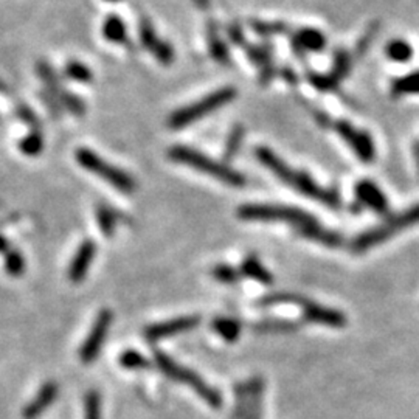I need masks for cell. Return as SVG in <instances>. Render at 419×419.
<instances>
[{
    "label": "cell",
    "mask_w": 419,
    "mask_h": 419,
    "mask_svg": "<svg viewBox=\"0 0 419 419\" xmlns=\"http://www.w3.org/2000/svg\"><path fill=\"white\" fill-rule=\"evenodd\" d=\"M227 35H228L230 40H232V42L235 45H242V47L246 45L244 31H242L239 24H232V25H230L228 30H227Z\"/></svg>",
    "instance_id": "43"
},
{
    "label": "cell",
    "mask_w": 419,
    "mask_h": 419,
    "mask_svg": "<svg viewBox=\"0 0 419 419\" xmlns=\"http://www.w3.org/2000/svg\"><path fill=\"white\" fill-rule=\"evenodd\" d=\"M242 140H244V127L241 125L233 126V129L228 134L226 148H224V159L227 161L233 160L236 157V154L239 152L242 146Z\"/></svg>",
    "instance_id": "29"
},
{
    "label": "cell",
    "mask_w": 419,
    "mask_h": 419,
    "mask_svg": "<svg viewBox=\"0 0 419 419\" xmlns=\"http://www.w3.org/2000/svg\"><path fill=\"white\" fill-rule=\"evenodd\" d=\"M112 322H113V314L109 309L100 310L89 335H87L83 347L79 349V359L84 363H90L100 356V351L103 348Z\"/></svg>",
    "instance_id": "8"
},
{
    "label": "cell",
    "mask_w": 419,
    "mask_h": 419,
    "mask_svg": "<svg viewBox=\"0 0 419 419\" xmlns=\"http://www.w3.org/2000/svg\"><path fill=\"white\" fill-rule=\"evenodd\" d=\"M297 323L281 319H267L255 324V331L261 334H289L297 331Z\"/></svg>",
    "instance_id": "25"
},
{
    "label": "cell",
    "mask_w": 419,
    "mask_h": 419,
    "mask_svg": "<svg viewBox=\"0 0 419 419\" xmlns=\"http://www.w3.org/2000/svg\"><path fill=\"white\" fill-rule=\"evenodd\" d=\"M247 58L260 67V83L269 84L275 75V65L272 63V52L267 45H244Z\"/></svg>",
    "instance_id": "14"
},
{
    "label": "cell",
    "mask_w": 419,
    "mask_h": 419,
    "mask_svg": "<svg viewBox=\"0 0 419 419\" xmlns=\"http://www.w3.org/2000/svg\"><path fill=\"white\" fill-rule=\"evenodd\" d=\"M391 93H393L395 97L418 95L419 93V70L395 79L393 84H391Z\"/></svg>",
    "instance_id": "22"
},
{
    "label": "cell",
    "mask_w": 419,
    "mask_h": 419,
    "mask_svg": "<svg viewBox=\"0 0 419 419\" xmlns=\"http://www.w3.org/2000/svg\"><path fill=\"white\" fill-rule=\"evenodd\" d=\"M335 132L340 135V137L347 141V143L351 146V150L356 152L357 157H359L365 164H370V161L374 160L376 150H374V143L373 139L370 137L367 132L356 129L353 125H349L348 121H335Z\"/></svg>",
    "instance_id": "9"
},
{
    "label": "cell",
    "mask_w": 419,
    "mask_h": 419,
    "mask_svg": "<svg viewBox=\"0 0 419 419\" xmlns=\"http://www.w3.org/2000/svg\"><path fill=\"white\" fill-rule=\"evenodd\" d=\"M374 35H376V30H374V29H373V30H368L367 35H365V36L359 40V44H357V49H356L357 55H362V53H365V50L368 49V45H370V42H371V39L374 38Z\"/></svg>",
    "instance_id": "44"
},
{
    "label": "cell",
    "mask_w": 419,
    "mask_h": 419,
    "mask_svg": "<svg viewBox=\"0 0 419 419\" xmlns=\"http://www.w3.org/2000/svg\"><path fill=\"white\" fill-rule=\"evenodd\" d=\"M213 329L222 339L230 343L238 340L241 335V323L235 319H228V317H218V319H214Z\"/></svg>",
    "instance_id": "23"
},
{
    "label": "cell",
    "mask_w": 419,
    "mask_h": 419,
    "mask_svg": "<svg viewBox=\"0 0 419 419\" xmlns=\"http://www.w3.org/2000/svg\"><path fill=\"white\" fill-rule=\"evenodd\" d=\"M103 36L112 44L125 45L127 42V26L118 15H109L103 22Z\"/></svg>",
    "instance_id": "20"
},
{
    "label": "cell",
    "mask_w": 419,
    "mask_h": 419,
    "mask_svg": "<svg viewBox=\"0 0 419 419\" xmlns=\"http://www.w3.org/2000/svg\"><path fill=\"white\" fill-rule=\"evenodd\" d=\"M36 72H38L39 78L44 81V86H45L44 90L50 92L52 95H55V97L59 98L63 89H61L59 78L56 75L55 69H53V67L49 63H45V61H39V63L36 64Z\"/></svg>",
    "instance_id": "24"
},
{
    "label": "cell",
    "mask_w": 419,
    "mask_h": 419,
    "mask_svg": "<svg viewBox=\"0 0 419 419\" xmlns=\"http://www.w3.org/2000/svg\"><path fill=\"white\" fill-rule=\"evenodd\" d=\"M212 275L216 281L224 283V285H235L241 278V270H236L228 264H218L212 270Z\"/></svg>",
    "instance_id": "39"
},
{
    "label": "cell",
    "mask_w": 419,
    "mask_h": 419,
    "mask_svg": "<svg viewBox=\"0 0 419 419\" xmlns=\"http://www.w3.org/2000/svg\"><path fill=\"white\" fill-rule=\"evenodd\" d=\"M151 52H152L154 58L164 65L171 64L174 61V49L170 42H166V40L159 39V42L154 45V49Z\"/></svg>",
    "instance_id": "41"
},
{
    "label": "cell",
    "mask_w": 419,
    "mask_h": 419,
    "mask_svg": "<svg viewBox=\"0 0 419 419\" xmlns=\"http://www.w3.org/2000/svg\"><path fill=\"white\" fill-rule=\"evenodd\" d=\"M139 38H140V44L143 45L146 50H152L154 45L159 42V36H157V33H155V29L150 19L143 17L140 20Z\"/></svg>",
    "instance_id": "34"
},
{
    "label": "cell",
    "mask_w": 419,
    "mask_h": 419,
    "mask_svg": "<svg viewBox=\"0 0 419 419\" xmlns=\"http://www.w3.org/2000/svg\"><path fill=\"white\" fill-rule=\"evenodd\" d=\"M8 250H10V242L2 233H0V253H6Z\"/></svg>",
    "instance_id": "45"
},
{
    "label": "cell",
    "mask_w": 419,
    "mask_h": 419,
    "mask_svg": "<svg viewBox=\"0 0 419 419\" xmlns=\"http://www.w3.org/2000/svg\"><path fill=\"white\" fill-rule=\"evenodd\" d=\"M326 47V38L317 29H301L292 38V49L300 58L306 52H322Z\"/></svg>",
    "instance_id": "15"
},
{
    "label": "cell",
    "mask_w": 419,
    "mask_h": 419,
    "mask_svg": "<svg viewBox=\"0 0 419 419\" xmlns=\"http://www.w3.org/2000/svg\"><path fill=\"white\" fill-rule=\"evenodd\" d=\"M106 2H120V0H106Z\"/></svg>",
    "instance_id": "48"
},
{
    "label": "cell",
    "mask_w": 419,
    "mask_h": 419,
    "mask_svg": "<svg viewBox=\"0 0 419 419\" xmlns=\"http://www.w3.org/2000/svg\"><path fill=\"white\" fill-rule=\"evenodd\" d=\"M59 103L63 109L69 111L73 115H84L86 113L84 101L79 97H77L75 93H72L69 90L63 89V92H61V95H59Z\"/></svg>",
    "instance_id": "36"
},
{
    "label": "cell",
    "mask_w": 419,
    "mask_h": 419,
    "mask_svg": "<svg viewBox=\"0 0 419 419\" xmlns=\"http://www.w3.org/2000/svg\"><path fill=\"white\" fill-rule=\"evenodd\" d=\"M58 384L56 382H47L40 387L39 393L33 397L31 402L26 405L22 411L24 419H38L44 411L55 402L58 397Z\"/></svg>",
    "instance_id": "13"
},
{
    "label": "cell",
    "mask_w": 419,
    "mask_h": 419,
    "mask_svg": "<svg viewBox=\"0 0 419 419\" xmlns=\"http://www.w3.org/2000/svg\"><path fill=\"white\" fill-rule=\"evenodd\" d=\"M199 323H200V317L198 315L177 317V319L160 322L148 326L145 331V337L151 342H159L161 339H168V337L190 333V331H193Z\"/></svg>",
    "instance_id": "10"
},
{
    "label": "cell",
    "mask_w": 419,
    "mask_h": 419,
    "mask_svg": "<svg viewBox=\"0 0 419 419\" xmlns=\"http://www.w3.org/2000/svg\"><path fill=\"white\" fill-rule=\"evenodd\" d=\"M95 253L97 246L92 239H84L81 242V246L77 250L75 256H73L69 267V280L72 283H81L84 280V276L89 272L93 258H95Z\"/></svg>",
    "instance_id": "12"
},
{
    "label": "cell",
    "mask_w": 419,
    "mask_h": 419,
    "mask_svg": "<svg viewBox=\"0 0 419 419\" xmlns=\"http://www.w3.org/2000/svg\"><path fill=\"white\" fill-rule=\"evenodd\" d=\"M415 159H416V166H418V173H419V141L415 145Z\"/></svg>",
    "instance_id": "47"
},
{
    "label": "cell",
    "mask_w": 419,
    "mask_h": 419,
    "mask_svg": "<svg viewBox=\"0 0 419 419\" xmlns=\"http://www.w3.org/2000/svg\"><path fill=\"white\" fill-rule=\"evenodd\" d=\"M241 275L252 278L255 281L261 283V285H272L274 276L269 270L262 266V262L255 258V256H247L241 264Z\"/></svg>",
    "instance_id": "21"
},
{
    "label": "cell",
    "mask_w": 419,
    "mask_h": 419,
    "mask_svg": "<svg viewBox=\"0 0 419 419\" xmlns=\"http://www.w3.org/2000/svg\"><path fill=\"white\" fill-rule=\"evenodd\" d=\"M168 157L174 161H177V164L188 165L200 173L212 175V177L218 179L219 182H222V184H227L232 187H244L246 185L244 175L239 174L238 171H233L232 168L227 166L226 164H221V161H218V160L207 157L205 154L191 150V148L180 146V145L173 146L171 150L168 151Z\"/></svg>",
    "instance_id": "1"
},
{
    "label": "cell",
    "mask_w": 419,
    "mask_h": 419,
    "mask_svg": "<svg viewBox=\"0 0 419 419\" xmlns=\"http://www.w3.org/2000/svg\"><path fill=\"white\" fill-rule=\"evenodd\" d=\"M95 216H97V224L101 230V233L109 238V236H112L115 233V227H117V221H118L117 214H115L112 208L106 207V205H100L97 208Z\"/></svg>",
    "instance_id": "27"
},
{
    "label": "cell",
    "mask_w": 419,
    "mask_h": 419,
    "mask_svg": "<svg viewBox=\"0 0 419 419\" xmlns=\"http://www.w3.org/2000/svg\"><path fill=\"white\" fill-rule=\"evenodd\" d=\"M356 196L363 205L370 207L377 213H385L388 209V200L382 190L371 180H361L356 185Z\"/></svg>",
    "instance_id": "16"
},
{
    "label": "cell",
    "mask_w": 419,
    "mask_h": 419,
    "mask_svg": "<svg viewBox=\"0 0 419 419\" xmlns=\"http://www.w3.org/2000/svg\"><path fill=\"white\" fill-rule=\"evenodd\" d=\"M17 115H19V118L24 121V123H26V125L33 127V131H38L36 127L39 126V121H38V118H36L35 112H33L29 106L20 104V106L17 107Z\"/></svg>",
    "instance_id": "42"
},
{
    "label": "cell",
    "mask_w": 419,
    "mask_h": 419,
    "mask_svg": "<svg viewBox=\"0 0 419 419\" xmlns=\"http://www.w3.org/2000/svg\"><path fill=\"white\" fill-rule=\"evenodd\" d=\"M305 299L292 292H275L266 295L264 299H261L260 306L262 308H270V306H278V305H301Z\"/></svg>",
    "instance_id": "30"
},
{
    "label": "cell",
    "mask_w": 419,
    "mask_h": 419,
    "mask_svg": "<svg viewBox=\"0 0 419 419\" xmlns=\"http://www.w3.org/2000/svg\"><path fill=\"white\" fill-rule=\"evenodd\" d=\"M19 150L22 151L25 155H30V157L39 155L44 150L42 135H40L39 131H31L29 135H26V137L20 140Z\"/></svg>",
    "instance_id": "31"
},
{
    "label": "cell",
    "mask_w": 419,
    "mask_h": 419,
    "mask_svg": "<svg viewBox=\"0 0 419 419\" xmlns=\"http://www.w3.org/2000/svg\"><path fill=\"white\" fill-rule=\"evenodd\" d=\"M416 224H419V204L411 207L410 209H405V212L400 214L393 216V218L387 219L385 222H382L381 226L368 230V232L362 233L361 236H357L353 242V250L357 253L367 252L368 248H373L376 246L382 244L384 241H387L391 238V236L402 232L404 228Z\"/></svg>",
    "instance_id": "5"
},
{
    "label": "cell",
    "mask_w": 419,
    "mask_h": 419,
    "mask_svg": "<svg viewBox=\"0 0 419 419\" xmlns=\"http://www.w3.org/2000/svg\"><path fill=\"white\" fill-rule=\"evenodd\" d=\"M238 216L244 221L286 222V224L294 226L297 228V232L317 222V219L313 214L303 212L300 208H294L287 205L246 204L238 208Z\"/></svg>",
    "instance_id": "3"
},
{
    "label": "cell",
    "mask_w": 419,
    "mask_h": 419,
    "mask_svg": "<svg viewBox=\"0 0 419 419\" xmlns=\"http://www.w3.org/2000/svg\"><path fill=\"white\" fill-rule=\"evenodd\" d=\"M278 179H281L285 184L290 185L295 188L297 191H300L301 194L308 196V198H313L315 200L322 202L326 207L331 208H339L340 207V198L334 190H326V188L320 187L317 182L310 177L309 174L303 173V171H294L289 165L286 166V170L283 171Z\"/></svg>",
    "instance_id": "7"
},
{
    "label": "cell",
    "mask_w": 419,
    "mask_h": 419,
    "mask_svg": "<svg viewBox=\"0 0 419 419\" xmlns=\"http://www.w3.org/2000/svg\"><path fill=\"white\" fill-rule=\"evenodd\" d=\"M308 79L309 83L320 92H333L337 89V86L340 83V81L331 75V73L329 75H323V73H309Z\"/></svg>",
    "instance_id": "38"
},
{
    "label": "cell",
    "mask_w": 419,
    "mask_h": 419,
    "mask_svg": "<svg viewBox=\"0 0 419 419\" xmlns=\"http://www.w3.org/2000/svg\"><path fill=\"white\" fill-rule=\"evenodd\" d=\"M207 40H208V52L214 61H218L219 64H228L230 63V52L226 44V40L221 38L218 26L214 22H208L207 26Z\"/></svg>",
    "instance_id": "18"
},
{
    "label": "cell",
    "mask_w": 419,
    "mask_h": 419,
    "mask_svg": "<svg viewBox=\"0 0 419 419\" xmlns=\"http://www.w3.org/2000/svg\"><path fill=\"white\" fill-rule=\"evenodd\" d=\"M118 362L126 370H145L150 367V362H148L146 357L135 349H127L125 353H121Z\"/></svg>",
    "instance_id": "33"
},
{
    "label": "cell",
    "mask_w": 419,
    "mask_h": 419,
    "mask_svg": "<svg viewBox=\"0 0 419 419\" xmlns=\"http://www.w3.org/2000/svg\"><path fill=\"white\" fill-rule=\"evenodd\" d=\"M64 75L69 79L77 81V83L81 84H89L93 79L89 67L83 63H79V61H69L67 65L64 67Z\"/></svg>",
    "instance_id": "28"
},
{
    "label": "cell",
    "mask_w": 419,
    "mask_h": 419,
    "mask_svg": "<svg viewBox=\"0 0 419 419\" xmlns=\"http://www.w3.org/2000/svg\"><path fill=\"white\" fill-rule=\"evenodd\" d=\"M349 70H351L349 53L343 49L335 50L333 58V72H331V75L342 81L345 77L349 75Z\"/></svg>",
    "instance_id": "32"
},
{
    "label": "cell",
    "mask_w": 419,
    "mask_h": 419,
    "mask_svg": "<svg viewBox=\"0 0 419 419\" xmlns=\"http://www.w3.org/2000/svg\"><path fill=\"white\" fill-rule=\"evenodd\" d=\"M283 77H285L286 81H289V83H295V81H297L295 73L292 70H290V69H286L285 72H283Z\"/></svg>",
    "instance_id": "46"
},
{
    "label": "cell",
    "mask_w": 419,
    "mask_h": 419,
    "mask_svg": "<svg viewBox=\"0 0 419 419\" xmlns=\"http://www.w3.org/2000/svg\"><path fill=\"white\" fill-rule=\"evenodd\" d=\"M77 160L86 171H90L100 175V177H103L107 184H111L121 193L131 194L135 190V187H137L132 175L120 170L117 166L107 164L106 160L101 159L93 151L87 150V148H79L77 151Z\"/></svg>",
    "instance_id": "6"
},
{
    "label": "cell",
    "mask_w": 419,
    "mask_h": 419,
    "mask_svg": "<svg viewBox=\"0 0 419 419\" xmlns=\"http://www.w3.org/2000/svg\"><path fill=\"white\" fill-rule=\"evenodd\" d=\"M5 270L11 276H19L25 272V258L19 250H8L5 255Z\"/></svg>",
    "instance_id": "37"
},
{
    "label": "cell",
    "mask_w": 419,
    "mask_h": 419,
    "mask_svg": "<svg viewBox=\"0 0 419 419\" xmlns=\"http://www.w3.org/2000/svg\"><path fill=\"white\" fill-rule=\"evenodd\" d=\"M385 53L395 63H409L413 58V47L404 39H391L385 47Z\"/></svg>",
    "instance_id": "26"
},
{
    "label": "cell",
    "mask_w": 419,
    "mask_h": 419,
    "mask_svg": "<svg viewBox=\"0 0 419 419\" xmlns=\"http://www.w3.org/2000/svg\"><path fill=\"white\" fill-rule=\"evenodd\" d=\"M154 361L157 368L164 373L166 377H170L171 381L185 384L188 387L193 388L202 400H204L209 407L219 409L222 405V397L218 393V390L209 387V385L202 379L199 374H196L194 371L182 367L180 363L173 361L170 356L165 354L164 351H155Z\"/></svg>",
    "instance_id": "2"
},
{
    "label": "cell",
    "mask_w": 419,
    "mask_h": 419,
    "mask_svg": "<svg viewBox=\"0 0 419 419\" xmlns=\"http://www.w3.org/2000/svg\"><path fill=\"white\" fill-rule=\"evenodd\" d=\"M84 419H101V396L95 390L84 397Z\"/></svg>",
    "instance_id": "40"
},
{
    "label": "cell",
    "mask_w": 419,
    "mask_h": 419,
    "mask_svg": "<svg viewBox=\"0 0 419 419\" xmlns=\"http://www.w3.org/2000/svg\"><path fill=\"white\" fill-rule=\"evenodd\" d=\"M255 33L261 36H278L285 35L287 31V25L283 22H264V20H252L250 22Z\"/></svg>",
    "instance_id": "35"
},
{
    "label": "cell",
    "mask_w": 419,
    "mask_h": 419,
    "mask_svg": "<svg viewBox=\"0 0 419 419\" xmlns=\"http://www.w3.org/2000/svg\"><path fill=\"white\" fill-rule=\"evenodd\" d=\"M299 233L301 236H305V238H308V239L317 241V242H320V244L328 246V247H339L343 242L342 236L339 233L331 232V230L322 227L319 222H314L313 226H308L305 228L299 230Z\"/></svg>",
    "instance_id": "19"
},
{
    "label": "cell",
    "mask_w": 419,
    "mask_h": 419,
    "mask_svg": "<svg viewBox=\"0 0 419 419\" xmlns=\"http://www.w3.org/2000/svg\"><path fill=\"white\" fill-rule=\"evenodd\" d=\"M262 395H264V382L261 377H255L247 384V407L244 419H261Z\"/></svg>",
    "instance_id": "17"
},
{
    "label": "cell",
    "mask_w": 419,
    "mask_h": 419,
    "mask_svg": "<svg viewBox=\"0 0 419 419\" xmlns=\"http://www.w3.org/2000/svg\"><path fill=\"white\" fill-rule=\"evenodd\" d=\"M300 306L303 308V315H305L308 322L324 324V326L331 328H343L345 324H347V317H345V314H342L340 310L324 308L308 300L303 301Z\"/></svg>",
    "instance_id": "11"
},
{
    "label": "cell",
    "mask_w": 419,
    "mask_h": 419,
    "mask_svg": "<svg viewBox=\"0 0 419 419\" xmlns=\"http://www.w3.org/2000/svg\"><path fill=\"white\" fill-rule=\"evenodd\" d=\"M235 97L236 90L233 87H222V89L209 93V95L196 101V103L182 107V109L171 113L170 120H168V126H170L171 129H182V127L190 126L196 123V121L204 118L205 115L224 107L230 101H233Z\"/></svg>",
    "instance_id": "4"
}]
</instances>
